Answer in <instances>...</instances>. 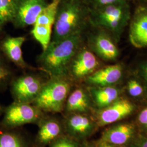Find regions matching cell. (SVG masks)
Listing matches in <instances>:
<instances>
[{"label": "cell", "instance_id": "cell-15", "mask_svg": "<svg viewBox=\"0 0 147 147\" xmlns=\"http://www.w3.org/2000/svg\"><path fill=\"white\" fill-rule=\"evenodd\" d=\"M134 130V126L130 124H119L105 130L100 140L115 146L124 144L131 138Z\"/></svg>", "mask_w": 147, "mask_h": 147}, {"label": "cell", "instance_id": "cell-9", "mask_svg": "<svg viewBox=\"0 0 147 147\" xmlns=\"http://www.w3.org/2000/svg\"><path fill=\"white\" fill-rule=\"evenodd\" d=\"M42 86L36 78L26 76L16 80L12 83L11 90L16 101L28 103L36 98Z\"/></svg>", "mask_w": 147, "mask_h": 147}, {"label": "cell", "instance_id": "cell-32", "mask_svg": "<svg viewBox=\"0 0 147 147\" xmlns=\"http://www.w3.org/2000/svg\"><path fill=\"white\" fill-rule=\"evenodd\" d=\"M3 108L0 106V116L2 115V113L3 112Z\"/></svg>", "mask_w": 147, "mask_h": 147}, {"label": "cell", "instance_id": "cell-28", "mask_svg": "<svg viewBox=\"0 0 147 147\" xmlns=\"http://www.w3.org/2000/svg\"><path fill=\"white\" fill-rule=\"evenodd\" d=\"M138 121L142 125L147 128V107L143 110L140 113Z\"/></svg>", "mask_w": 147, "mask_h": 147}, {"label": "cell", "instance_id": "cell-8", "mask_svg": "<svg viewBox=\"0 0 147 147\" xmlns=\"http://www.w3.org/2000/svg\"><path fill=\"white\" fill-rule=\"evenodd\" d=\"M99 65V61L94 53L84 49L75 55L70 64V69L74 78L82 79L94 73Z\"/></svg>", "mask_w": 147, "mask_h": 147}, {"label": "cell", "instance_id": "cell-21", "mask_svg": "<svg viewBox=\"0 0 147 147\" xmlns=\"http://www.w3.org/2000/svg\"><path fill=\"white\" fill-rule=\"evenodd\" d=\"M18 5L17 0H0V26L14 20Z\"/></svg>", "mask_w": 147, "mask_h": 147}, {"label": "cell", "instance_id": "cell-25", "mask_svg": "<svg viewBox=\"0 0 147 147\" xmlns=\"http://www.w3.org/2000/svg\"><path fill=\"white\" fill-rule=\"evenodd\" d=\"M50 147H80L79 143L71 137L61 136L50 144Z\"/></svg>", "mask_w": 147, "mask_h": 147}, {"label": "cell", "instance_id": "cell-5", "mask_svg": "<svg viewBox=\"0 0 147 147\" xmlns=\"http://www.w3.org/2000/svg\"><path fill=\"white\" fill-rule=\"evenodd\" d=\"M82 25V16L78 7L69 6L56 15L52 42L60 41L81 31Z\"/></svg>", "mask_w": 147, "mask_h": 147}, {"label": "cell", "instance_id": "cell-19", "mask_svg": "<svg viewBox=\"0 0 147 147\" xmlns=\"http://www.w3.org/2000/svg\"><path fill=\"white\" fill-rule=\"evenodd\" d=\"M60 1L61 0H53L50 4L45 6L38 16L34 24L53 28Z\"/></svg>", "mask_w": 147, "mask_h": 147}, {"label": "cell", "instance_id": "cell-18", "mask_svg": "<svg viewBox=\"0 0 147 147\" xmlns=\"http://www.w3.org/2000/svg\"><path fill=\"white\" fill-rule=\"evenodd\" d=\"M89 98L81 88L75 89L67 101L66 110L71 113H82L89 109Z\"/></svg>", "mask_w": 147, "mask_h": 147}, {"label": "cell", "instance_id": "cell-1", "mask_svg": "<svg viewBox=\"0 0 147 147\" xmlns=\"http://www.w3.org/2000/svg\"><path fill=\"white\" fill-rule=\"evenodd\" d=\"M81 42V31L57 42H50L40 58L42 67L55 77L63 75L66 73Z\"/></svg>", "mask_w": 147, "mask_h": 147}, {"label": "cell", "instance_id": "cell-17", "mask_svg": "<svg viewBox=\"0 0 147 147\" xmlns=\"http://www.w3.org/2000/svg\"><path fill=\"white\" fill-rule=\"evenodd\" d=\"M90 93L95 104L104 109L118 99L119 90L113 86L95 87L90 89Z\"/></svg>", "mask_w": 147, "mask_h": 147}, {"label": "cell", "instance_id": "cell-10", "mask_svg": "<svg viewBox=\"0 0 147 147\" xmlns=\"http://www.w3.org/2000/svg\"><path fill=\"white\" fill-rule=\"evenodd\" d=\"M124 69L122 64L116 62L102 68L98 69L86 78V81L95 87L112 86L122 79Z\"/></svg>", "mask_w": 147, "mask_h": 147}, {"label": "cell", "instance_id": "cell-6", "mask_svg": "<svg viewBox=\"0 0 147 147\" xmlns=\"http://www.w3.org/2000/svg\"><path fill=\"white\" fill-rule=\"evenodd\" d=\"M92 52L108 62L116 63L120 56V51L115 39L107 31L97 32L90 40Z\"/></svg>", "mask_w": 147, "mask_h": 147}, {"label": "cell", "instance_id": "cell-20", "mask_svg": "<svg viewBox=\"0 0 147 147\" xmlns=\"http://www.w3.org/2000/svg\"><path fill=\"white\" fill-rule=\"evenodd\" d=\"M14 130L0 126V147H26L22 137Z\"/></svg>", "mask_w": 147, "mask_h": 147}, {"label": "cell", "instance_id": "cell-13", "mask_svg": "<svg viewBox=\"0 0 147 147\" xmlns=\"http://www.w3.org/2000/svg\"><path fill=\"white\" fill-rule=\"evenodd\" d=\"M64 125L69 136L74 139L88 136L94 129L93 121L81 113H71L66 119Z\"/></svg>", "mask_w": 147, "mask_h": 147}, {"label": "cell", "instance_id": "cell-26", "mask_svg": "<svg viewBox=\"0 0 147 147\" xmlns=\"http://www.w3.org/2000/svg\"><path fill=\"white\" fill-rule=\"evenodd\" d=\"M96 5L99 6L100 8L104 7L107 5H114L123 2L125 0H93Z\"/></svg>", "mask_w": 147, "mask_h": 147}, {"label": "cell", "instance_id": "cell-2", "mask_svg": "<svg viewBox=\"0 0 147 147\" xmlns=\"http://www.w3.org/2000/svg\"><path fill=\"white\" fill-rule=\"evenodd\" d=\"M130 19L129 8L124 1L100 8L95 22L96 25L104 28L118 42Z\"/></svg>", "mask_w": 147, "mask_h": 147}, {"label": "cell", "instance_id": "cell-22", "mask_svg": "<svg viewBox=\"0 0 147 147\" xmlns=\"http://www.w3.org/2000/svg\"><path fill=\"white\" fill-rule=\"evenodd\" d=\"M52 28L34 24L32 33L34 38L42 45L43 51L49 47L51 37Z\"/></svg>", "mask_w": 147, "mask_h": 147}, {"label": "cell", "instance_id": "cell-24", "mask_svg": "<svg viewBox=\"0 0 147 147\" xmlns=\"http://www.w3.org/2000/svg\"><path fill=\"white\" fill-rule=\"evenodd\" d=\"M127 90L132 97L138 98L144 92V88L141 82L136 79L129 80L127 84Z\"/></svg>", "mask_w": 147, "mask_h": 147}, {"label": "cell", "instance_id": "cell-23", "mask_svg": "<svg viewBox=\"0 0 147 147\" xmlns=\"http://www.w3.org/2000/svg\"><path fill=\"white\" fill-rule=\"evenodd\" d=\"M135 74L147 84V53L135 58L130 67Z\"/></svg>", "mask_w": 147, "mask_h": 147}, {"label": "cell", "instance_id": "cell-4", "mask_svg": "<svg viewBox=\"0 0 147 147\" xmlns=\"http://www.w3.org/2000/svg\"><path fill=\"white\" fill-rule=\"evenodd\" d=\"M41 110L28 103L16 101L3 110V117L0 126L8 129L30 123H35L42 119Z\"/></svg>", "mask_w": 147, "mask_h": 147}, {"label": "cell", "instance_id": "cell-7", "mask_svg": "<svg viewBox=\"0 0 147 147\" xmlns=\"http://www.w3.org/2000/svg\"><path fill=\"white\" fill-rule=\"evenodd\" d=\"M129 39L134 47L147 49V7H140L129 22Z\"/></svg>", "mask_w": 147, "mask_h": 147}, {"label": "cell", "instance_id": "cell-27", "mask_svg": "<svg viewBox=\"0 0 147 147\" xmlns=\"http://www.w3.org/2000/svg\"><path fill=\"white\" fill-rule=\"evenodd\" d=\"M9 75V71L5 65L0 62V84L8 79Z\"/></svg>", "mask_w": 147, "mask_h": 147}, {"label": "cell", "instance_id": "cell-3", "mask_svg": "<svg viewBox=\"0 0 147 147\" xmlns=\"http://www.w3.org/2000/svg\"><path fill=\"white\" fill-rule=\"evenodd\" d=\"M68 82L55 79L42 87L34 100V105L40 110L53 113L61 112L70 91Z\"/></svg>", "mask_w": 147, "mask_h": 147}, {"label": "cell", "instance_id": "cell-29", "mask_svg": "<svg viewBox=\"0 0 147 147\" xmlns=\"http://www.w3.org/2000/svg\"><path fill=\"white\" fill-rule=\"evenodd\" d=\"M116 147L115 145L111 144L109 143L102 141L100 140L99 142L97 143L96 147Z\"/></svg>", "mask_w": 147, "mask_h": 147}, {"label": "cell", "instance_id": "cell-12", "mask_svg": "<svg viewBox=\"0 0 147 147\" xmlns=\"http://www.w3.org/2000/svg\"><path fill=\"white\" fill-rule=\"evenodd\" d=\"M45 6L42 0H25L18 3L13 21L18 26L34 25L37 18Z\"/></svg>", "mask_w": 147, "mask_h": 147}, {"label": "cell", "instance_id": "cell-33", "mask_svg": "<svg viewBox=\"0 0 147 147\" xmlns=\"http://www.w3.org/2000/svg\"><path fill=\"white\" fill-rule=\"evenodd\" d=\"M0 27H1V26H0Z\"/></svg>", "mask_w": 147, "mask_h": 147}, {"label": "cell", "instance_id": "cell-31", "mask_svg": "<svg viewBox=\"0 0 147 147\" xmlns=\"http://www.w3.org/2000/svg\"><path fill=\"white\" fill-rule=\"evenodd\" d=\"M82 147H94V146H93L92 144H89V143H85L84 144V146H82Z\"/></svg>", "mask_w": 147, "mask_h": 147}, {"label": "cell", "instance_id": "cell-30", "mask_svg": "<svg viewBox=\"0 0 147 147\" xmlns=\"http://www.w3.org/2000/svg\"><path fill=\"white\" fill-rule=\"evenodd\" d=\"M137 147H147V140L142 142Z\"/></svg>", "mask_w": 147, "mask_h": 147}, {"label": "cell", "instance_id": "cell-14", "mask_svg": "<svg viewBox=\"0 0 147 147\" xmlns=\"http://www.w3.org/2000/svg\"><path fill=\"white\" fill-rule=\"evenodd\" d=\"M62 127L58 121L53 118H47L40 121L37 140L40 146L50 144L62 136Z\"/></svg>", "mask_w": 147, "mask_h": 147}, {"label": "cell", "instance_id": "cell-11", "mask_svg": "<svg viewBox=\"0 0 147 147\" xmlns=\"http://www.w3.org/2000/svg\"><path fill=\"white\" fill-rule=\"evenodd\" d=\"M134 106L125 99H118L111 105L102 109L98 117L99 126H105L119 121L131 114Z\"/></svg>", "mask_w": 147, "mask_h": 147}, {"label": "cell", "instance_id": "cell-16", "mask_svg": "<svg viewBox=\"0 0 147 147\" xmlns=\"http://www.w3.org/2000/svg\"><path fill=\"white\" fill-rule=\"evenodd\" d=\"M25 40L24 37H10L6 38L2 43V49L8 57L20 66L25 64L22 53V46Z\"/></svg>", "mask_w": 147, "mask_h": 147}]
</instances>
